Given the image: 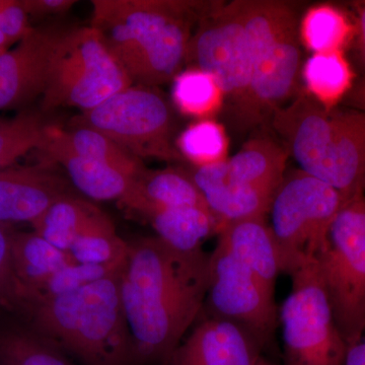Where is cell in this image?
<instances>
[{
	"instance_id": "10",
	"label": "cell",
	"mask_w": 365,
	"mask_h": 365,
	"mask_svg": "<svg viewBox=\"0 0 365 365\" xmlns=\"http://www.w3.org/2000/svg\"><path fill=\"white\" fill-rule=\"evenodd\" d=\"M292 292L279 309L285 365H343L347 345L336 325L318 265L289 274Z\"/></svg>"
},
{
	"instance_id": "24",
	"label": "cell",
	"mask_w": 365,
	"mask_h": 365,
	"mask_svg": "<svg viewBox=\"0 0 365 365\" xmlns=\"http://www.w3.org/2000/svg\"><path fill=\"white\" fill-rule=\"evenodd\" d=\"M354 34V21L335 4H314L299 21L300 44L312 54L345 52Z\"/></svg>"
},
{
	"instance_id": "27",
	"label": "cell",
	"mask_w": 365,
	"mask_h": 365,
	"mask_svg": "<svg viewBox=\"0 0 365 365\" xmlns=\"http://www.w3.org/2000/svg\"><path fill=\"white\" fill-rule=\"evenodd\" d=\"M129 242L117 235L114 223L100 209L73 242L69 253L78 263L91 265H123Z\"/></svg>"
},
{
	"instance_id": "11",
	"label": "cell",
	"mask_w": 365,
	"mask_h": 365,
	"mask_svg": "<svg viewBox=\"0 0 365 365\" xmlns=\"http://www.w3.org/2000/svg\"><path fill=\"white\" fill-rule=\"evenodd\" d=\"M276 280L217 240L210 254L207 294L201 314L241 324L266 349L279 324Z\"/></svg>"
},
{
	"instance_id": "18",
	"label": "cell",
	"mask_w": 365,
	"mask_h": 365,
	"mask_svg": "<svg viewBox=\"0 0 365 365\" xmlns=\"http://www.w3.org/2000/svg\"><path fill=\"white\" fill-rule=\"evenodd\" d=\"M38 151L42 155L41 162L62 165L72 185L96 201L117 200L121 203L137 181L136 178L111 165L78 157L50 144H43Z\"/></svg>"
},
{
	"instance_id": "28",
	"label": "cell",
	"mask_w": 365,
	"mask_h": 365,
	"mask_svg": "<svg viewBox=\"0 0 365 365\" xmlns=\"http://www.w3.org/2000/svg\"><path fill=\"white\" fill-rule=\"evenodd\" d=\"M175 146L184 162L203 168L227 160L230 138L225 127L215 119L198 120L176 137Z\"/></svg>"
},
{
	"instance_id": "15",
	"label": "cell",
	"mask_w": 365,
	"mask_h": 365,
	"mask_svg": "<svg viewBox=\"0 0 365 365\" xmlns=\"http://www.w3.org/2000/svg\"><path fill=\"white\" fill-rule=\"evenodd\" d=\"M54 165L40 162L29 167L0 170V223H33L61 197L72 194L68 182Z\"/></svg>"
},
{
	"instance_id": "22",
	"label": "cell",
	"mask_w": 365,
	"mask_h": 365,
	"mask_svg": "<svg viewBox=\"0 0 365 365\" xmlns=\"http://www.w3.org/2000/svg\"><path fill=\"white\" fill-rule=\"evenodd\" d=\"M300 79L304 93L330 111L343 104L354 86L356 73L345 52L318 53L304 62Z\"/></svg>"
},
{
	"instance_id": "5",
	"label": "cell",
	"mask_w": 365,
	"mask_h": 365,
	"mask_svg": "<svg viewBox=\"0 0 365 365\" xmlns=\"http://www.w3.org/2000/svg\"><path fill=\"white\" fill-rule=\"evenodd\" d=\"M242 16L253 52L246 96L227 114L237 131L251 130L300 91L302 50L299 19L292 4L278 0H242Z\"/></svg>"
},
{
	"instance_id": "16",
	"label": "cell",
	"mask_w": 365,
	"mask_h": 365,
	"mask_svg": "<svg viewBox=\"0 0 365 365\" xmlns=\"http://www.w3.org/2000/svg\"><path fill=\"white\" fill-rule=\"evenodd\" d=\"M188 170L220 230L230 223L266 218L270 211L275 194L235 181L228 174L227 160Z\"/></svg>"
},
{
	"instance_id": "25",
	"label": "cell",
	"mask_w": 365,
	"mask_h": 365,
	"mask_svg": "<svg viewBox=\"0 0 365 365\" xmlns=\"http://www.w3.org/2000/svg\"><path fill=\"white\" fill-rule=\"evenodd\" d=\"M173 106L182 116L198 120L215 119L225 106L222 86L208 72L189 66L173 79Z\"/></svg>"
},
{
	"instance_id": "21",
	"label": "cell",
	"mask_w": 365,
	"mask_h": 365,
	"mask_svg": "<svg viewBox=\"0 0 365 365\" xmlns=\"http://www.w3.org/2000/svg\"><path fill=\"white\" fill-rule=\"evenodd\" d=\"M289 155L283 144L267 137L249 140L228 158V174L235 181L275 194L287 173Z\"/></svg>"
},
{
	"instance_id": "30",
	"label": "cell",
	"mask_w": 365,
	"mask_h": 365,
	"mask_svg": "<svg viewBox=\"0 0 365 365\" xmlns=\"http://www.w3.org/2000/svg\"><path fill=\"white\" fill-rule=\"evenodd\" d=\"M49 125L42 113L36 111L0 118V170L11 168L26 153L39 150Z\"/></svg>"
},
{
	"instance_id": "19",
	"label": "cell",
	"mask_w": 365,
	"mask_h": 365,
	"mask_svg": "<svg viewBox=\"0 0 365 365\" xmlns=\"http://www.w3.org/2000/svg\"><path fill=\"white\" fill-rule=\"evenodd\" d=\"M11 255L23 311L31 295L53 274L76 262L69 252L53 246L35 232H11Z\"/></svg>"
},
{
	"instance_id": "32",
	"label": "cell",
	"mask_w": 365,
	"mask_h": 365,
	"mask_svg": "<svg viewBox=\"0 0 365 365\" xmlns=\"http://www.w3.org/2000/svg\"><path fill=\"white\" fill-rule=\"evenodd\" d=\"M11 232L0 223V307L23 311L20 289L11 265Z\"/></svg>"
},
{
	"instance_id": "33",
	"label": "cell",
	"mask_w": 365,
	"mask_h": 365,
	"mask_svg": "<svg viewBox=\"0 0 365 365\" xmlns=\"http://www.w3.org/2000/svg\"><path fill=\"white\" fill-rule=\"evenodd\" d=\"M0 30L9 46L20 42L32 30L21 0H0Z\"/></svg>"
},
{
	"instance_id": "13",
	"label": "cell",
	"mask_w": 365,
	"mask_h": 365,
	"mask_svg": "<svg viewBox=\"0 0 365 365\" xmlns=\"http://www.w3.org/2000/svg\"><path fill=\"white\" fill-rule=\"evenodd\" d=\"M67 30L59 25L32 28L14 49L0 55V111L43 96L53 54Z\"/></svg>"
},
{
	"instance_id": "1",
	"label": "cell",
	"mask_w": 365,
	"mask_h": 365,
	"mask_svg": "<svg viewBox=\"0 0 365 365\" xmlns=\"http://www.w3.org/2000/svg\"><path fill=\"white\" fill-rule=\"evenodd\" d=\"M210 254L182 252L160 237L129 242L119 289L136 365H163L202 313Z\"/></svg>"
},
{
	"instance_id": "6",
	"label": "cell",
	"mask_w": 365,
	"mask_h": 365,
	"mask_svg": "<svg viewBox=\"0 0 365 365\" xmlns=\"http://www.w3.org/2000/svg\"><path fill=\"white\" fill-rule=\"evenodd\" d=\"M345 200L337 190L302 170L285 173L269 211L281 273L289 275L304 264L318 260Z\"/></svg>"
},
{
	"instance_id": "39",
	"label": "cell",
	"mask_w": 365,
	"mask_h": 365,
	"mask_svg": "<svg viewBox=\"0 0 365 365\" xmlns=\"http://www.w3.org/2000/svg\"><path fill=\"white\" fill-rule=\"evenodd\" d=\"M257 365H274L273 364H271V362H269L268 360H266L264 359L263 356L261 357V359L259 360L258 364Z\"/></svg>"
},
{
	"instance_id": "35",
	"label": "cell",
	"mask_w": 365,
	"mask_h": 365,
	"mask_svg": "<svg viewBox=\"0 0 365 365\" xmlns=\"http://www.w3.org/2000/svg\"><path fill=\"white\" fill-rule=\"evenodd\" d=\"M26 14L35 18L66 14L76 1L73 0H21Z\"/></svg>"
},
{
	"instance_id": "37",
	"label": "cell",
	"mask_w": 365,
	"mask_h": 365,
	"mask_svg": "<svg viewBox=\"0 0 365 365\" xmlns=\"http://www.w3.org/2000/svg\"><path fill=\"white\" fill-rule=\"evenodd\" d=\"M343 104L365 113V81H355L351 91Z\"/></svg>"
},
{
	"instance_id": "36",
	"label": "cell",
	"mask_w": 365,
	"mask_h": 365,
	"mask_svg": "<svg viewBox=\"0 0 365 365\" xmlns=\"http://www.w3.org/2000/svg\"><path fill=\"white\" fill-rule=\"evenodd\" d=\"M343 365H365V332L359 341L347 345Z\"/></svg>"
},
{
	"instance_id": "34",
	"label": "cell",
	"mask_w": 365,
	"mask_h": 365,
	"mask_svg": "<svg viewBox=\"0 0 365 365\" xmlns=\"http://www.w3.org/2000/svg\"><path fill=\"white\" fill-rule=\"evenodd\" d=\"M351 7L355 26L351 44L355 60L353 67L356 73L355 81H365V0L352 2Z\"/></svg>"
},
{
	"instance_id": "7",
	"label": "cell",
	"mask_w": 365,
	"mask_h": 365,
	"mask_svg": "<svg viewBox=\"0 0 365 365\" xmlns=\"http://www.w3.org/2000/svg\"><path fill=\"white\" fill-rule=\"evenodd\" d=\"M317 261L336 325L352 344L365 332V190L346 199Z\"/></svg>"
},
{
	"instance_id": "26",
	"label": "cell",
	"mask_w": 365,
	"mask_h": 365,
	"mask_svg": "<svg viewBox=\"0 0 365 365\" xmlns=\"http://www.w3.org/2000/svg\"><path fill=\"white\" fill-rule=\"evenodd\" d=\"M98 210L93 204L69 194L53 202L32 223L34 232L53 246L69 252Z\"/></svg>"
},
{
	"instance_id": "31",
	"label": "cell",
	"mask_w": 365,
	"mask_h": 365,
	"mask_svg": "<svg viewBox=\"0 0 365 365\" xmlns=\"http://www.w3.org/2000/svg\"><path fill=\"white\" fill-rule=\"evenodd\" d=\"M121 266L91 265V264H81L78 262L60 269L53 274L42 287L38 288L30 299H28L26 307V313L31 307L36 304H42L47 300L61 297V295L71 294L76 290L96 282V281L109 277L119 273Z\"/></svg>"
},
{
	"instance_id": "29",
	"label": "cell",
	"mask_w": 365,
	"mask_h": 365,
	"mask_svg": "<svg viewBox=\"0 0 365 365\" xmlns=\"http://www.w3.org/2000/svg\"><path fill=\"white\" fill-rule=\"evenodd\" d=\"M0 365H72L59 347L32 329L0 330Z\"/></svg>"
},
{
	"instance_id": "2",
	"label": "cell",
	"mask_w": 365,
	"mask_h": 365,
	"mask_svg": "<svg viewBox=\"0 0 365 365\" xmlns=\"http://www.w3.org/2000/svg\"><path fill=\"white\" fill-rule=\"evenodd\" d=\"M210 2L93 0L91 26L133 83L158 86L186 64L193 28Z\"/></svg>"
},
{
	"instance_id": "38",
	"label": "cell",
	"mask_w": 365,
	"mask_h": 365,
	"mask_svg": "<svg viewBox=\"0 0 365 365\" xmlns=\"http://www.w3.org/2000/svg\"><path fill=\"white\" fill-rule=\"evenodd\" d=\"M9 42H7L6 38L4 37V34H2L1 30H0V51L6 52L9 50Z\"/></svg>"
},
{
	"instance_id": "12",
	"label": "cell",
	"mask_w": 365,
	"mask_h": 365,
	"mask_svg": "<svg viewBox=\"0 0 365 365\" xmlns=\"http://www.w3.org/2000/svg\"><path fill=\"white\" fill-rule=\"evenodd\" d=\"M190 40L186 64L208 72L222 86L227 114L246 96L252 78L253 52L242 0L210 2Z\"/></svg>"
},
{
	"instance_id": "20",
	"label": "cell",
	"mask_w": 365,
	"mask_h": 365,
	"mask_svg": "<svg viewBox=\"0 0 365 365\" xmlns=\"http://www.w3.org/2000/svg\"><path fill=\"white\" fill-rule=\"evenodd\" d=\"M43 144H50L78 157L111 165L136 179L148 170L143 160L90 127L74 126L72 129H62L50 124Z\"/></svg>"
},
{
	"instance_id": "4",
	"label": "cell",
	"mask_w": 365,
	"mask_h": 365,
	"mask_svg": "<svg viewBox=\"0 0 365 365\" xmlns=\"http://www.w3.org/2000/svg\"><path fill=\"white\" fill-rule=\"evenodd\" d=\"M119 274L31 307L32 330L86 365H136Z\"/></svg>"
},
{
	"instance_id": "14",
	"label": "cell",
	"mask_w": 365,
	"mask_h": 365,
	"mask_svg": "<svg viewBox=\"0 0 365 365\" xmlns=\"http://www.w3.org/2000/svg\"><path fill=\"white\" fill-rule=\"evenodd\" d=\"M264 349L246 327L204 314L163 365H257Z\"/></svg>"
},
{
	"instance_id": "23",
	"label": "cell",
	"mask_w": 365,
	"mask_h": 365,
	"mask_svg": "<svg viewBox=\"0 0 365 365\" xmlns=\"http://www.w3.org/2000/svg\"><path fill=\"white\" fill-rule=\"evenodd\" d=\"M145 218L158 237L182 252L202 249V242L220 230V223L205 207L160 209Z\"/></svg>"
},
{
	"instance_id": "17",
	"label": "cell",
	"mask_w": 365,
	"mask_h": 365,
	"mask_svg": "<svg viewBox=\"0 0 365 365\" xmlns=\"http://www.w3.org/2000/svg\"><path fill=\"white\" fill-rule=\"evenodd\" d=\"M121 204L143 217L160 209L208 208L186 168L146 170Z\"/></svg>"
},
{
	"instance_id": "9",
	"label": "cell",
	"mask_w": 365,
	"mask_h": 365,
	"mask_svg": "<svg viewBox=\"0 0 365 365\" xmlns=\"http://www.w3.org/2000/svg\"><path fill=\"white\" fill-rule=\"evenodd\" d=\"M76 126L101 132L140 160L184 162L175 146L173 107L157 86H128L83 112Z\"/></svg>"
},
{
	"instance_id": "8",
	"label": "cell",
	"mask_w": 365,
	"mask_h": 365,
	"mask_svg": "<svg viewBox=\"0 0 365 365\" xmlns=\"http://www.w3.org/2000/svg\"><path fill=\"white\" fill-rule=\"evenodd\" d=\"M132 85L129 74L91 26L68 29L53 54L42 110L66 106L88 112Z\"/></svg>"
},
{
	"instance_id": "3",
	"label": "cell",
	"mask_w": 365,
	"mask_h": 365,
	"mask_svg": "<svg viewBox=\"0 0 365 365\" xmlns=\"http://www.w3.org/2000/svg\"><path fill=\"white\" fill-rule=\"evenodd\" d=\"M274 130L299 170L349 198L365 190V113L327 111L300 90L274 113Z\"/></svg>"
}]
</instances>
